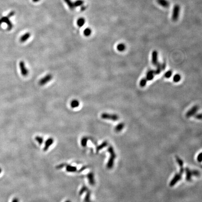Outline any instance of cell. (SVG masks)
<instances>
[{
  "mask_svg": "<svg viewBox=\"0 0 202 202\" xmlns=\"http://www.w3.org/2000/svg\"><path fill=\"white\" fill-rule=\"evenodd\" d=\"M181 7L179 5L176 4L174 6L172 11V20L174 22H176L178 20L179 17Z\"/></svg>",
  "mask_w": 202,
  "mask_h": 202,
  "instance_id": "3",
  "label": "cell"
},
{
  "mask_svg": "<svg viewBox=\"0 0 202 202\" xmlns=\"http://www.w3.org/2000/svg\"><path fill=\"white\" fill-rule=\"evenodd\" d=\"M6 22L8 25V30H10L12 29V25L11 22H10L9 19L8 18V17H3L1 19H0V24L2 23V22Z\"/></svg>",
  "mask_w": 202,
  "mask_h": 202,
  "instance_id": "13",
  "label": "cell"
},
{
  "mask_svg": "<svg viewBox=\"0 0 202 202\" xmlns=\"http://www.w3.org/2000/svg\"><path fill=\"white\" fill-rule=\"evenodd\" d=\"M87 177L89 180V182L91 185H94L95 183V181L94 179V175L93 173H90L87 175Z\"/></svg>",
  "mask_w": 202,
  "mask_h": 202,
  "instance_id": "14",
  "label": "cell"
},
{
  "mask_svg": "<svg viewBox=\"0 0 202 202\" xmlns=\"http://www.w3.org/2000/svg\"><path fill=\"white\" fill-rule=\"evenodd\" d=\"M79 105H80L79 101L76 99L73 100L70 103V106L73 109L77 108L79 106Z\"/></svg>",
  "mask_w": 202,
  "mask_h": 202,
  "instance_id": "17",
  "label": "cell"
},
{
  "mask_svg": "<svg viewBox=\"0 0 202 202\" xmlns=\"http://www.w3.org/2000/svg\"><path fill=\"white\" fill-rule=\"evenodd\" d=\"M12 202H19V200H18V199L17 198L15 197V198H14L13 199V200H12Z\"/></svg>",
  "mask_w": 202,
  "mask_h": 202,
  "instance_id": "37",
  "label": "cell"
},
{
  "mask_svg": "<svg viewBox=\"0 0 202 202\" xmlns=\"http://www.w3.org/2000/svg\"><path fill=\"white\" fill-rule=\"evenodd\" d=\"M108 152L110 153V158L109 160V161L107 164V167L108 169H111L114 166V160L116 158V154L114 152V149L111 146H110L108 149Z\"/></svg>",
  "mask_w": 202,
  "mask_h": 202,
  "instance_id": "1",
  "label": "cell"
},
{
  "mask_svg": "<svg viewBox=\"0 0 202 202\" xmlns=\"http://www.w3.org/2000/svg\"><path fill=\"white\" fill-rule=\"evenodd\" d=\"M15 14V12H14V11H11L9 14H8V17H10V16H13V15Z\"/></svg>",
  "mask_w": 202,
  "mask_h": 202,
  "instance_id": "36",
  "label": "cell"
},
{
  "mask_svg": "<svg viewBox=\"0 0 202 202\" xmlns=\"http://www.w3.org/2000/svg\"><path fill=\"white\" fill-rule=\"evenodd\" d=\"M84 35L86 37H89L91 35L92 33V30L90 28H87L84 30Z\"/></svg>",
  "mask_w": 202,
  "mask_h": 202,
  "instance_id": "24",
  "label": "cell"
},
{
  "mask_svg": "<svg viewBox=\"0 0 202 202\" xmlns=\"http://www.w3.org/2000/svg\"><path fill=\"white\" fill-rule=\"evenodd\" d=\"M158 4L164 8H168L170 6V2L167 0H157Z\"/></svg>",
  "mask_w": 202,
  "mask_h": 202,
  "instance_id": "10",
  "label": "cell"
},
{
  "mask_svg": "<svg viewBox=\"0 0 202 202\" xmlns=\"http://www.w3.org/2000/svg\"><path fill=\"white\" fill-rule=\"evenodd\" d=\"M124 127L125 124L123 123H120L115 128V131L117 132H119L124 129Z\"/></svg>",
  "mask_w": 202,
  "mask_h": 202,
  "instance_id": "16",
  "label": "cell"
},
{
  "mask_svg": "<svg viewBox=\"0 0 202 202\" xmlns=\"http://www.w3.org/2000/svg\"><path fill=\"white\" fill-rule=\"evenodd\" d=\"M155 75V74L154 70H150L147 72L146 78L147 81H151L153 79Z\"/></svg>",
  "mask_w": 202,
  "mask_h": 202,
  "instance_id": "11",
  "label": "cell"
},
{
  "mask_svg": "<svg viewBox=\"0 0 202 202\" xmlns=\"http://www.w3.org/2000/svg\"><path fill=\"white\" fill-rule=\"evenodd\" d=\"M195 118L197 119H202V114H197L194 116Z\"/></svg>",
  "mask_w": 202,
  "mask_h": 202,
  "instance_id": "33",
  "label": "cell"
},
{
  "mask_svg": "<svg viewBox=\"0 0 202 202\" xmlns=\"http://www.w3.org/2000/svg\"><path fill=\"white\" fill-rule=\"evenodd\" d=\"M185 172H186V179L187 181H191V178L193 176H199L200 175V173L197 170H190L188 167H186L185 168Z\"/></svg>",
  "mask_w": 202,
  "mask_h": 202,
  "instance_id": "2",
  "label": "cell"
},
{
  "mask_svg": "<svg viewBox=\"0 0 202 202\" xmlns=\"http://www.w3.org/2000/svg\"><path fill=\"white\" fill-rule=\"evenodd\" d=\"M101 118L104 119L111 120L113 121H118L119 119V117L118 115L107 113H103L101 115Z\"/></svg>",
  "mask_w": 202,
  "mask_h": 202,
  "instance_id": "4",
  "label": "cell"
},
{
  "mask_svg": "<svg viewBox=\"0 0 202 202\" xmlns=\"http://www.w3.org/2000/svg\"><path fill=\"white\" fill-rule=\"evenodd\" d=\"M176 161H177L178 164L179 165L180 167H183V162L180 158L179 157L176 156Z\"/></svg>",
  "mask_w": 202,
  "mask_h": 202,
  "instance_id": "29",
  "label": "cell"
},
{
  "mask_svg": "<svg viewBox=\"0 0 202 202\" xmlns=\"http://www.w3.org/2000/svg\"><path fill=\"white\" fill-rule=\"evenodd\" d=\"M30 33L29 32H27L22 35L20 38V40L22 43L25 42L30 38Z\"/></svg>",
  "mask_w": 202,
  "mask_h": 202,
  "instance_id": "15",
  "label": "cell"
},
{
  "mask_svg": "<svg viewBox=\"0 0 202 202\" xmlns=\"http://www.w3.org/2000/svg\"><path fill=\"white\" fill-rule=\"evenodd\" d=\"M199 107L197 105H195L193 106L191 109H190L186 114V117L187 118H189L191 117H192L194 116L195 114L197 112V111L198 110Z\"/></svg>",
  "mask_w": 202,
  "mask_h": 202,
  "instance_id": "8",
  "label": "cell"
},
{
  "mask_svg": "<svg viewBox=\"0 0 202 202\" xmlns=\"http://www.w3.org/2000/svg\"><path fill=\"white\" fill-rule=\"evenodd\" d=\"M107 145H108V142L107 141H104L102 144H101L100 145H99V146H97V152H99L100 150H101L102 149L104 148L106 146H107Z\"/></svg>",
  "mask_w": 202,
  "mask_h": 202,
  "instance_id": "23",
  "label": "cell"
},
{
  "mask_svg": "<svg viewBox=\"0 0 202 202\" xmlns=\"http://www.w3.org/2000/svg\"><path fill=\"white\" fill-rule=\"evenodd\" d=\"M88 189L87 187H86V186H83L81 188V190H80V191L79 192V194L81 195L83 193H84L85 192L88 191Z\"/></svg>",
  "mask_w": 202,
  "mask_h": 202,
  "instance_id": "32",
  "label": "cell"
},
{
  "mask_svg": "<svg viewBox=\"0 0 202 202\" xmlns=\"http://www.w3.org/2000/svg\"><path fill=\"white\" fill-rule=\"evenodd\" d=\"M40 0H32V1L34 2H37L38 1H39Z\"/></svg>",
  "mask_w": 202,
  "mask_h": 202,
  "instance_id": "38",
  "label": "cell"
},
{
  "mask_svg": "<svg viewBox=\"0 0 202 202\" xmlns=\"http://www.w3.org/2000/svg\"><path fill=\"white\" fill-rule=\"evenodd\" d=\"M54 142V140L52 138H49L45 142V146L44 148V151H46L47 150L49 149V148L50 147V146L52 145Z\"/></svg>",
  "mask_w": 202,
  "mask_h": 202,
  "instance_id": "12",
  "label": "cell"
},
{
  "mask_svg": "<svg viewBox=\"0 0 202 202\" xmlns=\"http://www.w3.org/2000/svg\"><path fill=\"white\" fill-rule=\"evenodd\" d=\"M64 166H65V165H64V164H62L59 165H58V166H57V168L58 169H61V168H62L63 167H64Z\"/></svg>",
  "mask_w": 202,
  "mask_h": 202,
  "instance_id": "35",
  "label": "cell"
},
{
  "mask_svg": "<svg viewBox=\"0 0 202 202\" xmlns=\"http://www.w3.org/2000/svg\"><path fill=\"white\" fill-rule=\"evenodd\" d=\"M126 49V46L123 43H120L118 45L117 49L120 52H123Z\"/></svg>",
  "mask_w": 202,
  "mask_h": 202,
  "instance_id": "21",
  "label": "cell"
},
{
  "mask_svg": "<svg viewBox=\"0 0 202 202\" xmlns=\"http://www.w3.org/2000/svg\"><path fill=\"white\" fill-rule=\"evenodd\" d=\"M53 76L52 74H49L46 75L43 78L41 79L39 81V84L40 86H43L52 80Z\"/></svg>",
  "mask_w": 202,
  "mask_h": 202,
  "instance_id": "5",
  "label": "cell"
},
{
  "mask_svg": "<svg viewBox=\"0 0 202 202\" xmlns=\"http://www.w3.org/2000/svg\"><path fill=\"white\" fill-rule=\"evenodd\" d=\"M74 3L75 7H77L82 5L84 3V1L82 0H77Z\"/></svg>",
  "mask_w": 202,
  "mask_h": 202,
  "instance_id": "25",
  "label": "cell"
},
{
  "mask_svg": "<svg viewBox=\"0 0 202 202\" xmlns=\"http://www.w3.org/2000/svg\"><path fill=\"white\" fill-rule=\"evenodd\" d=\"M182 174L181 173H179L176 174L174 176V178L172 179L171 181L170 182V186L171 187L174 186L175 184H176L179 181H180L182 177Z\"/></svg>",
  "mask_w": 202,
  "mask_h": 202,
  "instance_id": "6",
  "label": "cell"
},
{
  "mask_svg": "<svg viewBox=\"0 0 202 202\" xmlns=\"http://www.w3.org/2000/svg\"><path fill=\"white\" fill-rule=\"evenodd\" d=\"M66 170L68 172H75L76 171L77 168L75 167L67 165L66 167Z\"/></svg>",
  "mask_w": 202,
  "mask_h": 202,
  "instance_id": "19",
  "label": "cell"
},
{
  "mask_svg": "<svg viewBox=\"0 0 202 202\" xmlns=\"http://www.w3.org/2000/svg\"><path fill=\"white\" fill-rule=\"evenodd\" d=\"M85 22V19L83 17H80L77 21V24L79 27H82L84 25Z\"/></svg>",
  "mask_w": 202,
  "mask_h": 202,
  "instance_id": "18",
  "label": "cell"
},
{
  "mask_svg": "<svg viewBox=\"0 0 202 202\" xmlns=\"http://www.w3.org/2000/svg\"><path fill=\"white\" fill-rule=\"evenodd\" d=\"M88 138L86 137H83L82 138V140H81V145L82 146L85 147L87 145V142H88Z\"/></svg>",
  "mask_w": 202,
  "mask_h": 202,
  "instance_id": "26",
  "label": "cell"
},
{
  "mask_svg": "<svg viewBox=\"0 0 202 202\" xmlns=\"http://www.w3.org/2000/svg\"><path fill=\"white\" fill-rule=\"evenodd\" d=\"M172 74H173V72L172 71L169 70L165 74L164 76L166 78H169L172 76Z\"/></svg>",
  "mask_w": 202,
  "mask_h": 202,
  "instance_id": "31",
  "label": "cell"
},
{
  "mask_svg": "<svg viewBox=\"0 0 202 202\" xmlns=\"http://www.w3.org/2000/svg\"><path fill=\"white\" fill-rule=\"evenodd\" d=\"M152 62L154 66H156L158 62V53L156 51H153L152 55Z\"/></svg>",
  "mask_w": 202,
  "mask_h": 202,
  "instance_id": "9",
  "label": "cell"
},
{
  "mask_svg": "<svg viewBox=\"0 0 202 202\" xmlns=\"http://www.w3.org/2000/svg\"><path fill=\"white\" fill-rule=\"evenodd\" d=\"M35 139L39 145H42L43 144L44 140L42 137L40 136H37L35 138Z\"/></svg>",
  "mask_w": 202,
  "mask_h": 202,
  "instance_id": "30",
  "label": "cell"
},
{
  "mask_svg": "<svg viewBox=\"0 0 202 202\" xmlns=\"http://www.w3.org/2000/svg\"><path fill=\"white\" fill-rule=\"evenodd\" d=\"M147 81H148L146 80V77L145 78H143V79H142L141 80V81L140 82V83H139L140 86L141 87H144L146 85V83H147Z\"/></svg>",
  "mask_w": 202,
  "mask_h": 202,
  "instance_id": "28",
  "label": "cell"
},
{
  "mask_svg": "<svg viewBox=\"0 0 202 202\" xmlns=\"http://www.w3.org/2000/svg\"><path fill=\"white\" fill-rule=\"evenodd\" d=\"M1 169L0 168V174L1 173Z\"/></svg>",
  "mask_w": 202,
  "mask_h": 202,
  "instance_id": "40",
  "label": "cell"
},
{
  "mask_svg": "<svg viewBox=\"0 0 202 202\" xmlns=\"http://www.w3.org/2000/svg\"><path fill=\"white\" fill-rule=\"evenodd\" d=\"M64 1L71 9H73L75 8L74 3L71 1V0H64Z\"/></svg>",
  "mask_w": 202,
  "mask_h": 202,
  "instance_id": "22",
  "label": "cell"
},
{
  "mask_svg": "<svg viewBox=\"0 0 202 202\" xmlns=\"http://www.w3.org/2000/svg\"><path fill=\"white\" fill-rule=\"evenodd\" d=\"M157 67V68L155 70H154L155 71V75H159L160 74L161 71H162V66H161V64L160 63H158V65L156 66Z\"/></svg>",
  "mask_w": 202,
  "mask_h": 202,
  "instance_id": "20",
  "label": "cell"
},
{
  "mask_svg": "<svg viewBox=\"0 0 202 202\" xmlns=\"http://www.w3.org/2000/svg\"><path fill=\"white\" fill-rule=\"evenodd\" d=\"M197 160L198 162H201L202 161V152L198 156L197 158Z\"/></svg>",
  "mask_w": 202,
  "mask_h": 202,
  "instance_id": "34",
  "label": "cell"
},
{
  "mask_svg": "<svg viewBox=\"0 0 202 202\" xmlns=\"http://www.w3.org/2000/svg\"><path fill=\"white\" fill-rule=\"evenodd\" d=\"M181 79V76L179 74H176L174 75L173 77V81L175 82H179Z\"/></svg>",
  "mask_w": 202,
  "mask_h": 202,
  "instance_id": "27",
  "label": "cell"
},
{
  "mask_svg": "<svg viewBox=\"0 0 202 202\" xmlns=\"http://www.w3.org/2000/svg\"><path fill=\"white\" fill-rule=\"evenodd\" d=\"M19 67L20 68L21 72L23 76H27L28 74L29 71L27 68L25 66V63L23 61H21L19 63Z\"/></svg>",
  "mask_w": 202,
  "mask_h": 202,
  "instance_id": "7",
  "label": "cell"
},
{
  "mask_svg": "<svg viewBox=\"0 0 202 202\" xmlns=\"http://www.w3.org/2000/svg\"><path fill=\"white\" fill-rule=\"evenodd\" d=\"M65 202H71V201H69V200H67V201H66Z\"/></svg>",
  "mask_w": 202,
  "mask_h": 202,
  "instance_id": "39",
  "label": "cell"
}]
</instances>
